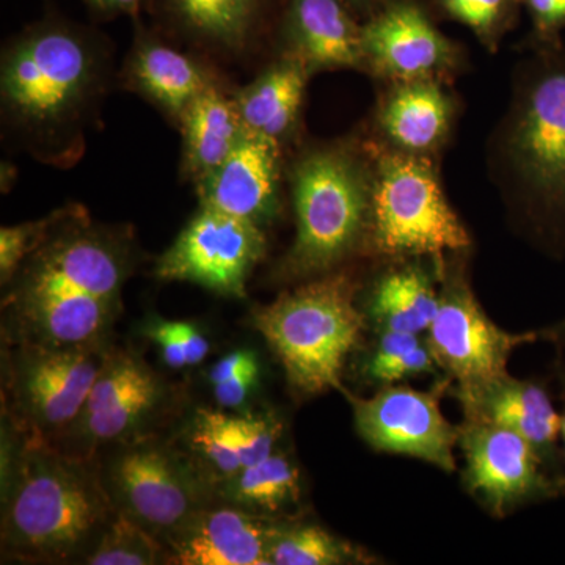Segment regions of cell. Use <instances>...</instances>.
<instances>
[{
	"label": "cell",
	"mask_w": 565,
	"mask_h": 565,
	"mask_svg": "<svg viewBox=\"0 0 565 565\" xmlns=\"http://www.w3.org/2000/svg\"><path fill=\"white\" fill-rule=\"evenodd\" d=\"M162 396L161 381L139 356L110 352L74 424L92 446L128 440Z\"/></svg>",
	"instance_id": "obj_16"
},
{
	"label": "cell",
	"mask_w": 565,
	"mask_h": 565,
	"mask_svg": "<svg viewBox=\"0 0 565 565\" xmlns=\"http://www.w3.org/2000/svg\"><path fill=\"white\" fill-rule=\"evenodd\" d=\"M363 71L388 82L440 79L460 71L462 46L435 25L422 0H386L362 21Z\"/></svg>",
	"instance_id": "obj_12"
},
{
	"label": "cell",
	"mask_w": 565,
	"mask_h": 565,
	"mask_svg": "<svg viewBox=\"0 0 565 565\" xmlns=\"http://www.w3.org/2000/svg\"><path fill=\"white\" fill-rule=\"evenodd\" d=\"M280 143L244 129L228 158L196 185L202 206L266 228L280 212Z\"/></svg>",
	"instance_id": "obj_15"
},
{
	"label": "cell",
	"mask_w": 565,
	"mask_h": 565,
	"mask_svg": "<svg viewBox=\"0 0 565 565\" xmlns=\"http://www.w3.org/2000/svg\"><path fill=\"white\" fill-rule=\"evenodd\" d=\"M465 482L494 515L555 493L544 473V460L519 434L497 424L468 419L460 427Z\"/></svg>",
	"instance_id": "obj_14"
},
{
	"label": "cell",
	"mask_w": 565,
	"mask_h": 565,
	"mask_svg": "<svg viewBox=\"0 0 565 565\" xmlns=\"http://www.w3.org/2000/svg\"><path fill=\"white\" fill-rule=\"evenodd\" d=\"M131 269V241L93 225L84 207L70 206L9 282L14 343L106 344Z\"/></svg>",
	"instance_id": "obj_1"
},
{
	"label": "cell",
	"mask_w": 565,
	"mask_h": 565,
	"mask_svg": "<svg viewBox=\"0 0 565 565\" xmlns=\"http://www.w3.org/2000/svg\"><path fill=\"white\" fill-rule=\"evenodd\" d=\"M167 546L158 541V535L118 509L117 516L84 564L152 565L167 563Z\"/></svg>",
	"instance_id": "obj_30"
},
{
	"label": "cell",
	"mask_w": 565,
	"mask_h": 565,
	"mask_svg": "<svg viewBox=\"0 0 565 565\" xmlns=\"http://www.w3.org/2000/svg\"><path fill=\"white\" fill-rule=\"evenodd\" d=\"M218 494L226 504L270 520L299 501L300 473L288 457L275 451L218 482Z\"/></svg>",
	"instance_id": "obj_25"
},
{
	"label": "cell",
	"mask_w": 565,
	"mask_h": 565,
	"mask_svg": "<svg viewBox=\"0 0 565 565\" xmlns=\"http://www.w3.org/2000/svg\"><path fill=\"white\" fill-rule=\"evenodd\" d=\"M373 170L367 244L390 258L446 256L471 239L441 188L434 158L394 150L379 139L363 143Z\"/></svg>",
	"instance_id": "obj_6"
},
{
	"label": "cell",
	"mask_w": 565,
	"mask_h": 565,
	"mask_svg": "<svg viewBox=\"0 0 565 565\" xmlns=\"http://www.w3.org/2000/svg\"><path fill=\"white\" fill-rule=\"evenodd\" d=\"M356 286L327 274L259 308L253 323L277 353L294 390L319 394L341 388V371L363 332Z\"/></svg>",
	"instance_id": "obj_5"
},
{
	"label": "cell",
	"mask_w": 565,
	"mask_h": 565,
	"mask_svg": "<svg viewBox=\"0 0 565 565\" xmlns=\"http://www.w3.org/2000/svg\"><path fill=\"white\" fill-rule=\"evenodd\" d=\"M259 379V364L244 370L243 373L234 375L228 381L222 382L212 386L214 388V397L221 407L225 408H239L241 405L247 403L248 397L258 384Z\"/></svg>",
	"instance_id": "obj_35"
},
{
	"label": "cell",
	"mask_w": 565,
	"mask_h": 565,
	"mask_svg": "<svg viewBox=\"0 0 565 565\" xmlns=\"http://www.w3.org/2000/svg\"><path fill=\"white\" fill-rule=\"evenodd\" d=\"M533 51L494 136V169L530 210L565 217V50Z\"/></svg>",
	"instance_id": "obj_4"
},
{
	"label": "cell",
	"mask_w": 565,
	"mask_h": 565,
	"mask_svg": "<svg viewBox=\"0 0 565 565\" xmlns=\"http://www.w3.org/2000/svg\"><path fill=\"white\" fill-rule=\"evenodd\" d=\"M87 2L104 13L114 14H136L141 6V0H87Z\"/></svg>",
	"instance_id": "obj_39"
},
{
	"label": "cell",
	"mask_w": 565,
	"mask_h": 565,
	"mask_svg": "<svg viewBox=\"0 0 565 565\" xmlns=\"http://www.w3.org/2000/svg\"><path fill=\"white\" fill-rule=\"evenodd\" d=\"M232 504L199 509L162 539L167 563L180 565H267L275 523Z\"/></svg>",
	"instance_id": "obj_17"
},
{
	"label": "cell",
	"mask_w": 565,
	"mask_h": 565,
	"mask_svg": "<svg viewBox=\"0 0 565 565\" xmlns=\"http://www.w3.org/2000/svg\"><path fill=\"white\" fill-rule=\"evenodd\" d=\"M107 489L120 511L158 537H166L204 508L195 465L158 440H136L111 459Z\"/></svg>",
	"instance_id": "obj_11"
},
{
	"label": "cell",
	"mask_w": 565,
	"mask_h": 565,
	"mask_svg": "<svg viewBox=\"0 0 565 565\" xmlns=\"http://www.w3.org/2000/svg\"><path fill=\"white\" fill-rule=\"evenodd\" d=\"M531 22V47L561 46L565 31V0H520Z\"/></svg>",
	"instance_id": "obj_34"
},
{
	"label": "cell",
	"mask_w": 565,
	"mask_h": 565,
	"mask_svg": "<svg viewBox=\"0 0 565 565\" xmlns=\"http://www.w3.org/2000/svg\"><path fill=\"white\" fill-rule=\"evenodd\" d=\"M341 2H343L359 20L364 21L381 9L386 0H341Z\"/></svg>",
	"instance_id": "obj_40"
},
{
	"label": "cell",
	"mask_w": 565,
	"mask_h": 565,
	"mask_svg": "<svg viewBox=\"0 0 565 565\" xmlns=\"http://www.w3.org/2000/svg\"><path fill=\"white\" fill-rule=\"evenodd\" d=\"M267 561L273 565H340L370 563V556L321 526L275 523Z\"/></svg>",
	"instance_id": "obj_27"
},
{
	"label": "cell",
	"mask_w": 565,
	"mask_h": 565,
	"mask_svg": "<svg viewBox=\"0 0 565 565\" xmlns=\"http://www.w3.org/2000/svg\"><path fill=\"white\" fill-rule=\"evenodd\" d=\"M349 401L356 430L371 448L416 457L448 473L456 470L460 427L441 414L437 393L386 385L371 399Z\"/></svg>",
	"instance_id": "obj_13"
},
{
	"label": "cell",
	"mask_w": 565,
	"mask_h": 565,
	"mask_svg": "<svg viewBox=\"0 0 565 565\" xmlns=\"http://www.w3.org/2000/svg\"><path fill=\"white\" fill-rule=\"evenodd\" d=\"M173 327L178 337H180L181 343L184 344L185 352H188L189 366H196V364L202 363L210 353V341L191 322L173 321Z\"/></svg>",
	"instance_id": "obj_38"
},
{
	"label": "cell",
	"mask_w": 565,
	"mask_h": 565,
	"mask_svg": "<svg viewBox=\"0 0 565 565\" xmlns=\"http://www.w3.org/2000/svg\"><path fill=\"white\" fill-rule=\"evenodd\" d=\"M459 399L468 419L497 424L519 434L544 462L555 455L563 433V415L557 414L541 386L516 381L508 374Z\"/></svg>",
	"instance_id": "obj_20"
},
{
	"label": "cell",
	"mask_w": 565,
	"mask_h": 565,
	"mask_svg": "<svg viewBox=\"0 0 565 565\" xmlns=\"http://www.w3.org/2000/svg\"><path fill=\"white\" fill-rule=\"evenodd\" d=\"M182 169L199 185L228 158L244 132L236 99L214 85L181 117Z\"/></svg>",
	"instance_id": "obj_24"
},
{
	"label": "cell",
	"mask_w": 565,
	"mask_h": 565,
	"mask_svg": "<svg viewBox=\"0 0 565 565\" xmlns=\"http://www.w3.org/2000/svg\"><path fill=\"white\" fill-rule=\"evenodd\" d=\"M68 207L54 211L40 221L3 226L0 230V278L9 285L25 259L43 244L47 234L65 217Z\"/></svg>",
	"instance_id": "obj_32"
},
{
	"label": "cell",
	"mask_w": 565,
	"mask_h": 565,
	"mask_svg": "<svg viewBox=\"0 0 565 565\" xmlns=\"http://www.w3.org/2000/svg\"><path fill=\"white\" fill-rule=\"evenodd\" d=\"M258 363L256 360L255 352L247 351V349H239L223 356L217 363L210 370V382L211 385L222 384V382L228 381L239 373H243L247 367Z\"/></svg>",
	"instance_id": "obj_37"
},
{
	"label": "cell",
	"mask_w": 565,
	"mask_h": 565,
	"mask_svg": "<svg viewBox=\"0 0 565 565\" xmlns=\"http://www.w3.org/2000/svg\"><path fill=\"white\" fill-rule=\"evenodd\" d=\"M561 435H563L564 449H565V407H564V414H563V433H561Z\"/></svg>",
	"instance_id": "obj_41"
},
{
	"label": "cell",
	"mask_w": 565,
	"mask_h": 565,
	"mask_svg": "<svg viewBox=\"0 0 565 565\" xmlns=\"http://www.w3.org/2000/svg\"><path fill=\"white\" fill-rule=\"evenodd\" d=\"M296 239L278 267L288 280L332 274L370 236L373 170L364 145L308 148L289 170Z\"/></svg>",
	"instance_id": "obj_3"
},
{
	"label": "cell",
	"mask_w": 565,
	"mask_h": 565,
	"mask_svg": "<svg viewBox=\"0 0 565 565\" xmlns=\"http://www.w3.org/2000/svg\"><path fill=\"white\" fill-rule=\"evenodd\" d=\"M281 433L280 419L274 415L233 416L234 440L243 468L273 456Z\"/></svg>",
	"instance_id": "obj_33"
},
{
	"label": "cell",
	"mask_w": 565,
	"mask_h": 565,
	"mask_svg": "<svg viewBox=\"0 0 565 565\" xmlns=\"http://www.w3.org/2000/svg\"><path fill=\"white\" fill-rule=\"evenodd\" d=\"M189 448L215 482L225 481L243 470L233 434V416L222 412L199 411L188 435Z\"/></svg>",
	"instance_id": "obj_29"
},
{
	"label": "cell",
	"mask_w": 565,
	"mask_h": 565,
	"mask_svg": "<svg viewBox=\"0 0 565 565\" xmlns=\"http://www.w3.org/2000/svg\"><path fill=\"white\" fill-rule=\"evenodd\" d=\"M310 76L307 66L285 55L267 66L234 98L244 128L278 143L291 136L300 118Z\"/></svg>",
	"instance_id": "obj_23"
},
{
	"label": "cell",
	"mask_w": 565,
	"mask_h": 565,
	"mask_svg": "<svg viewBox=\"0 0 565 565\" xmlns=\"http://www.w3.org/2000/svg\"><path fill=\"white\" fill-rule=\"evenodd\" d=\"M440 270L438 264L429 269L418 258H404L379 275L366 296V313L379 332H427L440 305Z\"/></svg>",
	"instance_id": "obj_21"
},
{
	"label": "cell",
	"mask_w": 565,
	"mask_h": 565,
	"mask_svg": "<svg viewBox=\"0 0 565 565\" xmlns=\"http://www.w3.org/2000/svg\"><path fill=\"white\" fill-rule=\"evenodd\" d=\"M147 334L156 344L161 345L163 362L167 366L172 370H184L189 366L188 352L174 330L173 321L152 322L148 327Z\"/></svg>",
	"instance_id": "obj_36"
},
{
	"label": "cell",
	"mask_w": 565,
	"mask_h": 565,
	"mask_svg": "<svg viewBox=\"0 0 565 565\" xmlns=\"http://www.w3.org/2000/svg\"><path fill=\"white\" fill-rule=\"evenodd\" d=\"M10 356L9 393L14 412L36 440L77 422L109 351L106 344L52 348L17 343Z\"/></svg>",
	"instance_id": "obj_9"
},
{
	"label": "cell",
	"mask_w": 565,
	"mask_h": 565,
	"mask_svg": "<svg viewBox=\"0 0 565 565\" xmlns=\"http://www.w3.org/2000/svg\"><path fill=\"white\" fill-rule=\"evenodd\" d=\"M537 340L534 333H509L482 310L462 263L446 262L440 270V305L427 343L440 367L456 379L457 396H470L508 375V362L519 345Z\"/></svg>",
	"instance_id": "obj_8"
},
{
	"label": "cell",
	"mask_w": 565,
	"mask_h": 565,
	"mask_svg": "<svg viewBox=\"0 0 565 565\" xmlns=\"http://www.w3.org/2000/svg\"><path fill=\"white\" fill-rule=\"evenodd\" d=\"M99 63L79 32L40 25L14 41L3 55V107L32 131L46 134L79 117L95 95Z\"/></svg>",
	"instance_id": "obj_7"
},
{
	"label": "cell",
	"mask_w": 565,
	"mask_h": 565,
	"mask_svg": "<svg viewBox=\"0 0 565 565\" xmlns=\"http://www.w3.org/2000/svg\"><path fill=\"white\" fill-rule=\"evenodd\" d=\"M264 228L225 212L200 206L156 263V277L202 286L232 299L247 296V281L266 255Z\"/></svg>",
	"instance_id": "obj_10"
},
{
	"label": "cell",
	"mask_w": 565,
	"mask_h": 565,
	"mask_svg": "<svg viewBox=\"0 0 565 565\" xmlns=\"http://www.w3.org/2000/svg\"><path fill=\"white\" fill-rule=\"evenodd\" d=\"M266 0H169L174 18L196 39L243 50L250 40Z\"/></svg>",
	"instance_id": "obj_26"
},
{
	"label": "cell",
	"mask_w": 565,
	"mask_h": 565,
	"mask_svg": "<svg viewBox=\"0 0 565 565\" xmlns=\"http://www.w3.org/2000/svg\"><path fill=\"white\" fill-rule=\"evenodd\" d=\"M128 79L137 92L174 120H181L200 95L217 85L210 71L184 52L147 36L134 47Z\"/></svg>",
	"instance_id": "obj_22"
},
{
	"label": "cell",
	"mask_w": 565,
	"mask_h": 565,
	"mask_svg": "<svg viewBox=\"0 0 565 565\" xmlns=\"http://www.w3.org/2000/svg\"><path fill=\"white\" fill-rule=\"evenodd\" d=\"M448 20L465 25L487 51L500 50L501 41L519 22L520 0H429Z\"/></svg>",
	"instance_id": "obj_31"
},
{
	"label": "cell",
	"mask_w": 565,
	"mask_h": 565,
	"mask_svg": "<svg viewBox=\"0 0 565 565\" xmlns=\"http://www.w3.org/2000/svg\"><path fill=\"white\" fill-rule=\"evenodd\" d=\"M3 494V550L31 563H85L118 514L102 476L85 459L36 438L14 457Z\"/></svg>",
	"instance_id": "obj_2"
},
{
	"label": "cell",
	"mask_w": 565,
	"mask_h": 565,
	"mask_svg": "<svg viewBox=\"0 0 565 565\" xmlns=\"http://www.w3.org/2000/svg\"><path fill=\"white\" fill-rule=\"evenodd\" d=\"M456 120V98L440 79L388 82L374 117L379 140L424 158L444 150Z\"/></svg>",
	"instance_id": "obj_18"
},
{
	"label": "cell",
	"mask_w": 565,
	"mask_h": 565,
	"mask_svg": "<svg viewBox=\"0 0 565 565\" xmlns=\"http://www.w3.org/2000/svg\"><path fill=\"white\" fill-rule=\"evenodd\" d=\"M440 367L427 340L419 334L381 332L373 351L363 363L371 382L392 385L416 375L435 373Z\"/></svg>",
	"instance_id": "obj_28"
},
{
	"label": "cell",
	"mask_w": 565,
	"mask_h": 565,
	"mask_svg": "<svg viewBox=\"0 0 565 565\" xmlns=\"http://www.w3.org/2000/svg\"><path fill=\"white\" fill-rule=\"evenodd\" d=\"M285 57L311 74L326 70H362V20L341 0H288L281 22Z\"/></svg>",
	"instance_id": "obj_19"
}]
</instances>
